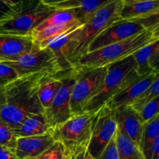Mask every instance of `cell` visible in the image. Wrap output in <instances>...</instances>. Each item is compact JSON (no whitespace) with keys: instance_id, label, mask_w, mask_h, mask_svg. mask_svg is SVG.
<instances>
[{"instance_id":"6da1fadb","label":"cell","mask_w":159,"mask_h":159,"mask_svg":"<svg viewBox=\"0 0 159 159\" xmlns=\"http://www.w3.org/2000/svg\"><path fill=\"white\" fill-rule=\"evenodd\" d=\"M48 73H37L19 77L6 82L0 98V120L11 130L17 128L26 118L44 113L37 91L42 79Z\"/></svg>"},{"instance_id":"7a4b0ae2","label":"cell","mask_w":159,"mask_h":159,"mask_svg":"<svg viewBox=\"0 0 159 159\" xmlns=\"http://www.w3.org/2000/svg\"><path fill=\"white\" fill-rule=\"evenodd\" d=\"M158 40H159V27L148 30L127 40L112 43L95 51L87 53L78 60L75 67L88 68L107 67L133 55L144 47Z\"/></svg>"},{"instance_id":"3957f363","label":"cell","mask_w":159,"mask_h":159,"mask_svg":"<svg viewBox=\"0 0 159 159\" xmlns=\"http://www.w3.org/2000/svg\"><path fill=\"white\" fill-rule=\"evenodd\" d=\"M54 11L43 0L15 2L7 16L0 20V35L31 37L34 30Z\"/></svg>"},{"instance_id":"277c9868","label":"cell","mask_w":159,"mask_h":159,"mask_svg":"<svg viewBox=\"0 0 159 159\" xmlns=\"http://www.w3.org/2000/svg\"><path fill=\"white\" fill-rule=\"evenodd\" d=\"M136 69L137 64L133 55L108 65L100 90L89 101L82 112L97 110L132 82L143 77L138 75Z\"/></svg>"},{"instance_id":"5b68a950","label":"cell","mask_w":159,"mask_h":159,"mask_svg":"<svg viewBox=\"0 0 159 159\" xmlns=\"http://www.w3.org/2000/svg\"><path fill=\"white\" fill-rule=\"evenodd\" d=\"M121 6L122 0H110L76 30L72 40V61L75 67L78 60L86 54L90 43L112 23L120 20Z\"/></svg>"},{"instance_id":"8992f818","label":"cell","mask_w":159,"mask_h":159,"mask_svg":"<svg viewBox=\"0 0 159 159\" xmlns=\"http://www.w3.org/2000/svg\"><path fill=\"white\" fill-rule=\"evenodd\" d=\"M157 27H159L158 16L138 20L120 19L112 23L90 43L86 54L107 45L127 40L144 31Z\"/></svg>"},{"instance_id":"52a82bcc","label":"cell","mask_w":159,"mask_h":159,"mask_svg":"<svg viewBox=\"0 0 159 159\" xmlns=\"http://www.w3.org/2000/svg\"><path fill=\"white\" fill-rule=\"evenodd\" d=\"M75 82L70 99L71 116L82 113L89 101L100 90L107 73V66L88 68L75 67Z\"/></svg>"},{"instance_id":"ba28073f","label":"cell","mask_w":159,"mask_h":159,"mask_svg":"<svg viewBox=\"0 0 159 159\" xmlns=\"http://www.w3.org/2000/svg\"><path fill=\"white\" fill-rule=\"evenodd\" d=\"M0 63L12 67L20 77L37 73L57 75L61 72L52 51L48 48H39L35 43L29 52Z\"/></svg>"},{"instance_id":"9c48e42d","label":"cell","mask_w":159,"mask_h":159,"mask_svg":"<svg viewBox=\"0 0 159 159\" xmlns=\"http://www.w3.org/2000/svg\"><path fill=\"white\" fill-rule=\"evenodd\" d=\"M94 111L82 112L51 130L55 141L61 142L68 149L86 146L91 140V124Z\"/></svg>"},{"instance_id":"30bf717a","label":"cell","mask_w":159,"mask_h":159,"mask_svg":"<svg viewBox=\"0 0 159 159\" xmlns=\"http://www.w3.org/2000/svg\"><path fill=\"white\" fill-rule=\"evenodd\" d=\"M91 124V140L89 152L96 159L100 156L117 129L114 110L107 102L96 110H93Z\"/></svg>"},{"instance_id":"8fae6325","label":"cell","mask_w":159,"mask_h":159,"mask_svg":"<svg viewBox=\"0 0 159 159\" xmlns=\"http://www.w3.org/2000/svg\"><path fill=\"white\" fill-rule=\"evenodd\" d=\"M62 85L44 115L51 130L71 118L70 99L73 86L75 82V68L61 72Z\"/></svg>"},{"instance_id":"7c38bea8","label":"cell","mask_w":159,"mask_h":159,"mask_svg":"<svg viewBox=\"0 0 159 159\" xmlns=\"http://www.w3.org/2000/svg\"><path fill=\"white\" fill-rule=\"evenodd\" d=\"M82 26V25H79L71 28L65 34L50 41L45 47L52 51L61 72L69 71L75 68L72 61V40L76 30Z\"/></svg>"},{"instance_id":"4fadbf2b","label":"cell","mask_w":159,"mask_h":159,"mask_svg":"<svg viewBox=\"0 0 159 159\" xmlns=\"http://www.w3.org/2000/svg\"><path fill=\"white\" fill-rule=\"evenodd\" d=\"M117 129L139 147L144 124L138 113L130 106L114 110Z\"/></svg>"},{"instance_id":"5bb4252c","label":"cell","mask_w":159,"mask_h":159,"mask_svg":"<svg viewBox=\"0 0 159 159\" xmlns=\"http://www.w3.org/2000/svg\"><path fill=\"white\" fill-rule=\"evenodd\" d=\"M55 142L51 133L32 137L18 138L14 153L18 159H29L38 156Z\"/></svg>"},{"instance_id":"9a60e30c","label":"cell","mask_w":159,"mask_h":159,"mask_svg":"<svg viewBox=\"0 0 159 159\" xmlns=\"http://www.w3.org/2000/svg\"><path fill=\"white\" fill-rule=\"evenodd\" d=\"M158 75L159 73H153L139 78L132 82L125 89L113 96L107 102L113 110L130 106L146 89H148L155 78Z\"/></svg>"},{"instance_id":"2e32d148","label":"cell","mask_w":159,"mask_h":159,"mask_svg":"<svg viewBox=\"0 0 159 159\" xmlns=\"http://www.w3.org/2000/svg\"><path fill=\"white\" fill-rule=\"evenodd\" d=\"M158 0H122L120 17L121 20H144L158 16Z\"/></svg>"},{"instance_id":"e0dca14e","label":"cell","mask_w":159,"mask_h":159,"mask_svg":"<svg viewBox=\"0 0 159 159\" xmlns=\"http://www.w3.org/2000/svg\"><path fill=\"white\" fill-rule=\"evenodd\" d=\"M34 45L31 37L0 35V62L29 52Z\"/></svg>"},{"instance_id":"ac0fdd59","label":"cell","mask_w":159,"mask_h":159,"mask_svg":"<svg viewBox=\"0 0 159 159\" xmlns=\"http://www.w3.org/2000/svg\"><path fill=\"white\" fill-rule=\"evenodd\" d=\"M137 64V73L140 76H146L159 73V40L147 45L133 54Z\"/></svg>"},{"instance_id":"d6986e66","label":"cell","mask_w":159,"mask_h":159,"mask_svg":"<svg viewBox=\"0 0 159 159\" xmlns=\"http://www.w3.org/2000/svg\"><path fill=\"white\" fill-rule=\"evenodd\" d=\"M16 138L43 135L51 133V129L44 113L26 118L17 128L12 130Z\"/></svg>"},{"instance_id":"ffe728a7","label":"cell","mask_w":159,"mask_h":159,"mask_svg":"<svg viewBox=\"0 0 159 159\" xmlns=\"http://www.w3.org/2000/svg\"><path fill=\"white\" fill-rule=\"evenodd\" d=\"M61 85V72L57 75H50L42 79L37 91V96L44 112L51 107V102Z\"/></svg>"},{"instance_id":"44dd1931","label":"cell","mask_w":159,"mask_h":159,"mask_svg":"<svg viewBox=\"0 0 159 159\" xmlns=\"http://www.w3.org/2000/svg\"><path fill=\"white\" fill-rule=\"evenodd\" d=\"M159 136V115L143 125L139 148L144 159H150L155 138Z\"/></svg>"},{"instance_id":"7402d4cb","label":"cell","mask_w":159,"mask_h":159,"mask_svg":"<svg viewBox=\"0 0 159 159\" xmlns=\"http://www.w3.org/2000/svg\"><path fill=\"white\" fill-rule=\"evenodd\" d=\"M81 23L77 20L74 9L70 10H55L52 14L45 19L33 32H38L49 27ZM32 32V33H33Z\"/></svg>"},{"instance_id":"603a6c76","label":"cell","mask_w":159,"mask_h":159,"mask_svg":"<svg viewBox=\"0 0 159 159\" xmlns=\"http://www.w3.org/2000/svg\"><path fill=\"white\" fill-rule=\"evenodd\" d=\"M116 144L119 159H144L140 148L118 129H116Z\"/></svg>"},{"instance_id":"cb8c5ba5","label":"cell","mask_w":159,"mask_h":159,"mask_svg":"<svg viewBox=\"0 0 159 159\" xmlns=\"http://www.w3.org/2000/svg\"><path fill=\"white\" fill-rule=\"evenodd\" d=\"M159 97V75L155 78L150 86L146 89L133 103L130 107L137 112L140 111L144 106L155 98Z\"/></svg>"},{"instance_id":"d4e9b609","label":"cell","mask_w":159,"mask_h":159,"mask_svg":"<svg viewBox=\"0 0 159 159\" xmlns=\"http://www.w3.org/2000/svg\"><path fill=\"white\" fill-rule=\"evenodd\" d=\"M29 159H71V153L69 149L61 142L55 141L43 153Z\"/></svg>"},{"instance_id":"484cf974","label":"cell","mask_w":159,"mask_h":159,"mask_svg":"<svg viewBox=\"0 0 159 159\" xmlns=\"http://www.w3.org/2000/svg\"><path fill=\"white\" fill-rule=\"evenodd\" d=\"M158 107H159V97L155 98L153 100L146 104L139 112L140 118L143 124L148 122L151 120L155 118L157 115H158Z\"/></svg>"},{"instance_id":"4316f807","label":"cell","mask_w":159,"mask_h":159,"mask_svg":"<svg viewBox=\"0 0 159 159\" xmlns=\"http://www.w3.org/2000/svg\"><path fill=\"white\" fill-rule=\"evenodd\" d=\"M16 138L9 127L0 120V145L14 151Z\"/></svg>"},{"instance_id":"83f0119b","label":"cell","mask_w":159,"mask_h":159,"mask_svg":"<svg viewBox=\"0 0 159 159\" xmlns=\"http://www.w3.org/2000/svg\"><path fill=\"white\" fill-rule=\"evenodd\" d=\"M98 159H119L117 144H116V131L110 140Z\"/></svg>"},{"instance_id":"f1b7e54d","label":"cell","mask_w":159,"mask_h":159,"mask_svg":"<svg viewBox=\"0 0 159 159\" xmlns=\"http://www.w3.org/2000/svg\"><path fill=\"white\" fill-rule=\"evenodd\" d=\"M19 77L20 76L12 67L6 64L0 63V81L9 82Z\"/></svg>"},{"instance_id":"f546056e","label":"cell","mask_w":159,"mask_h":159,"mask_svg":"<svg viewBox=\"0 0 159 159\" xmlns=\"http://www.w3.org/2000/svg\"><path fill=\"white\" fill-rule=\"evenodd\" d=\"M69 150L71 153V159H96L90 154L88 147L86 146L75 148Z\"/></svg>"},{"instance_id":"4dcf8cb0","label":"cell","mask_w":159,"mask_h":159,"mask_svg":"<svg viewBox=\"0 0 159 159\" xmlns=\"http://www.w3.org/2000/svg\"><path fill=\"white\" fill-rule=\"evenodd\" d=\"M15 2L8 0H0V20L7 16L10 9L13 6Z\"/></svg>"},{"instance_id":"1f68e13d","label":"cell","mask_w":159,"mask_h":159,"mask_svg":"<svg viewBox=\"0 0 159 159\" xmlns=\"http://www.w3.org/2000/svg\"><path fill=\"white\" fill-rule=\"evenodd\" d=\"M0 159H18L12 150L0 145Z\"/></svg>"},{"instance_id":"d6a6232c","label":"cell","mask_w":159,"mask_h":159,"mask_svg":"<svg viewBox=\"0 0 159 159\" xmlns=\"http://www.w3.org/2000/svg\"><path fill=\"white\" fill-rule=\"evenodd\" d=\"M150 159H159V136L155 138L152 147V153Z\"/></svg>"},{"instance_id":"836d02e7","label":"cell","mask_w":159,"mask_h":159,"mask_svg":"<svg viewBox=\"0 0 159 159\" xmlns=\"http://www.w3.org/2000/svg\"><path fill=\"white\" fill-rule=\"evenodd\" d=\"M8 82H3V81H0V98H1V94H2V90L3 86H4L5 84Z\"/></svg>"}]
</instances>
